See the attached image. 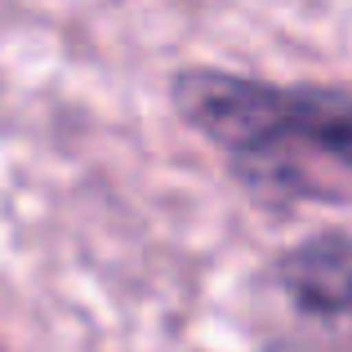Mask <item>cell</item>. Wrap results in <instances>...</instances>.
Returning a JSON list of instances; mask_svg holds the SVG:
<instances>
[{
	"label": "cell",
	"instance_id": "6da1fadb",
	"mask_svg": "<svg viewBox=\"0 0 352 352\" xmlns=\"http://www.w3.org/2000/svg\"><path fill=\"white\" fill-rule=\"evenodd\" d=\"M174 107L258 192L326 197L335 179H352L348 89L192 67L174 76Z\"/></svg>",
	"mask_w": 352,
	"mask_h": 352
},
{
	"label": "cell",
	"instance_id": "7a4b0ae2",
	"mask_svg": "<svg viewBox=\"0 0 352 352\" xmlns=\"http://www.w3.org/2000/svg\"><path fill=\"white\" fill-rule=\"evenodd\" d=\"M276 285L303 317L352 339V241L348 236H312L290 250L276 267Z\"/></svg>",
	"mask_w": 352,
	"mask_h": 352
}]
</instances>
